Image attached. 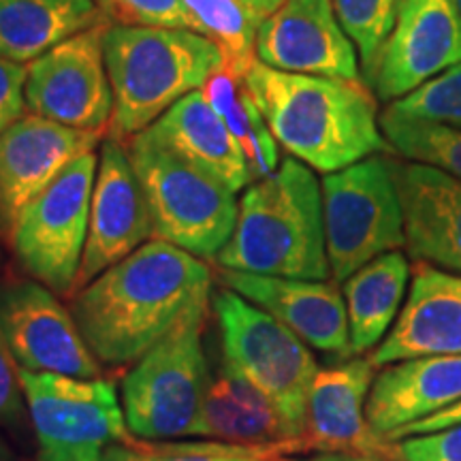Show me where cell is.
I'll use <instances>...</instances> for the list:
<instances>
[{
  "mask_svg": "<svg viewBox=\"0 0 461 461\" xmlns=\"http://www.w3.org/2000/svg\"><path fill=\"white\" fill-rule=\"evenodd\" d=\"M101 22L95 0H0V58L26 65Z\"/></svg>",
  "mask_w": 461,
  "mask_h": 461,
  "instance_id": "obj_24",
  "label": "cell"
},
{
  "mask_svg": "<svg viewBox=\"0 0 461 461\" xmlns=\"http://www.w3.org/2000/svg\"><path fill=\"white\" fill-rule=\"evenodd\" d=\"M461 403V353L391 363L374 378L366 417L380 438Z\"/></svg>",
  "mask_w": 461,
  "mask_h": 461,
  "instance_id": "obj_21",
  "label": "cell"
},
{
  "mask_svg": "<svg viewBox=\"0 0 461 461\" xmlns=\"http://www.w3.org/2000/svg\"><path fill=\"white\" fill-rule=\"evenodd\" d=\"M99 157L82 154L22 212L11 248L22 269L58 297L71 295L88 240Z\"/></svg>",
  "mask_w": 461,
  "mask_h": 461,
  "instance_id": "obj_10",
  "label": "cell"
},
{
  "mask_svg": "<svg viewBox=\"0 0 461 461\" xmlns=\"http://www.w3.org/2000/svg\"><path fill=\"white\" fill-rule=\"evenodd\" d=\"M193 31L214 41L227 56V67L244 75L255 60L257 31L263 17L241 0H182Z\"/></svg>",
  "mask_w": 461,
  "mask_h": 461,
  "instance_id": "obj_28",
  "label": "cell"
},
{
  "mask_svg": "<svg viewBox=\"0 0 461 461\" xmlns=\"http://www.w3.org/2000/svg\"><path fill=\"white\" fill-rule=\"evenodd\" d=\"M148 131L173 154L238 193L252 184L240 143L201 90L190 92Z\"/></svg>",
  "mask_w": 461,
  "mask_h": 461,
  "instance_id": "obj_23",
  "label": "cell"
},
{
  "mask_svg": "<svg viewBox=\"0 0 461 461\" xmlns=\"http://www.w3.org/2000/svg\"><path fill=\"white\" fill-rule=\"evenodd\" d=\"M218 280L272 314L295 336L333 359L353 357L342 291L327 280H295L221 269Z\"/></svg>",
  "mask_w": 461,
  "mask_h": 461,
  "instance_id": "obj_18",
  "label": "cell"
},
{
  "mask_svg": "<svg viewBox=\"0 0 461 461\" xmlns=\"http://www.w3.org/2000/svg\"><path fill=\"white\" fill-rule=\"evenodd\" d=\"M39 461H103L131 436L112 380L73 378L20 367Z\"/></svg>",
  "mask_w": 461,
  "mask_h": 461,
  "instance_id": "obj_9",
  "label": "cell"
},
{
  "mask_svg": "<svg viewBox=\"0 0 461 461\" xmlns=\"http://www.w3.org/2000/svg\"><path fill=\"white\" fill-rule=\"evenodd\" d=\"M0 461H20L14 451V447L9 445L7 438L0 434Z\"/></svg>",
  "mask_w": 461,
  "mask_h": 461,
  "instance_id": "obj_39",
  "label": "cell"
},
{
  "mask_svg": "<svg viewBox=\"0 0 461 461\" xmlns=\"http://www.w3.org/2000/svg\"><path fill=\"white\" fill-rule=\"evenodd\" d=\"M331 5L339 26L359 50L361 65L370 77L393 32L400 0H331Z\"/></svg>",
  "mask_w": 461,
  "mask_h": 461,
  "instance_id": "obj_30",
  "label": "cell"
},
{
  "mask_svg": "<svg viewBox=\"0 0 461 461\" xmlns=\"http://www.w3.org/2000/svg\"><path fill=\"white\" fill-rule=\"evenodd\" d=\"M126 149L146 194L154 238L214 261L238 221L233 190L173 154L148 129Z\"/></svg>",
  "mask_w": 461,
  "mask_h": 461,
  "instance_id": "obj_6",
  "label": "cell"
},
{
  "mask_svg": "<svg viewBox=\"0 0 461 461\" xmlns=\"http://www.w3.org/2000/svg\"><path fill=\"white\" fill-rule=\"evenodd\" d=\"M201 95L221 115L230 135L240 143L252 182L272 176L280 167L278 141L269 131L252 96L248 95L240 75L230 67H222L203 84Z\"/></svg>",
  "mask_w": 461,
  "mask_h": 461,
  "instance_id": "obj_26",
  "label": "cell"
},
{
  "mask_svg": "<svg viewBox=\"0 0 461 461\" xmlns=\"http://www.w3.org/2000/svg\"><path fill=\"white\" fill-rule=\"evenodd\" d=\"M212 288V269L199 257L149 240L77 291L71 312L101 366L120 367L141 359Z\"/></svg>",
  "mask_w": 461,
  "mask_h": 461,
  "instance_id": "obj_1",
  "label": "cell"
},
{
  "mask_svg": "<svg viewBox=\"0 0 461 461\" xmlns=\"http://www.w3.org/2000/svg\"><path fill=\"white\" fill-rule=\"evenodd\" d=\"M212 291L194 299L167 336L132 363L124 376L120 400L131 436L141 440L190 436L212 378L203 338Z\"/></svg>",
  "mask_w": 461,
  "mask_h": 461,
  "instance_id": "obj_5",
  "label": "cell"
},
{
  "mask_svg": "<svg viewBox=\"0 0 461 461\" xmlns=\"http://www.w3.org/2000/svg\"><path fill=\"white\" fill-rule=\"evenodd\" d=\"M461 423V403H455V406L447 408V411L431 414L428 419H420L417 423L406 425V428H400L384 438L387 442H397L402 438L408 436H419V434H429V431H438V429H445L451 428V425Z\"/></svg>",
  "mask_w": 461,
  "mask_h": 461,
  "instance_id": "obj_36",
  "label": "cell"
},
{
  "mask_svg": "<svg viewBox=\"0 0 461 461\" xmlns=\"http://www.w3.org/2000/svg\"><path fill=\"white\" fill-rule=\"evenodd\" d=\"M380 131L391 149L412 163L429 165L461 182V129L383 112Z\"/></svg>",
  "mask_w": 461,
  "mask_h": 461,
  "instance_id": "obj_29",
  "label": "cell"
},
{
  "mask_svg": "<svg viewBox=\"0 0 461 461\" xmlns=\"http://www.w3.org/2000/svg\"><path fill=\"white\" fill-rule=\"evenodd\" d=\"M103 50L113 92L112 137L118 141L140 135L227 67L214 41L180 28L113 24L107 26Z\"/></svg>",
  "mask_w": 461,
  "mask_h": 461,
  "instance_id": "obj_4",
  "label": "cell"
},
{
  "mask_svg": "<svg viewBox=\"0 0 461 461\" xmlns=\"http://www.w3.org/2000/svg\"><path fill=\"white\" fill-rule=\"evenodd\" d=\"M355 43L331 0H285L257 31L255 58L285 73L359 82Z\"/></svg>",
  "mask_w": 461,
  "mask_h": 461,
  "instance_id": "obj_16",
  "label": "cell"
},
{
  "mask_svg": "<svg viewBox=\"0 0 461 461\" xmlns=\"http://www.w3.org/2000/svg\"><path fill=\"white\" fill-rule=\"evenodd\" d=\"M395 461H461V423L393 442Z\"/></svg>",
  "mask_w": 461,
  "mask_h": 461,
  "instance_id": "obj_34",
  "label": "cell"
},
{
  "mask_svg": "<svg viewBox=\"0 0 461 461\" xmlns=\"http://www.w3.org/2000/svg\"><path fill=\"white\" fill-rule=\"evenodd\" d=\"M203 406L190 436L230 445H280L295 440L272 397L233 367L218 350Z\"/></svg>",
  "mask_w": 461,
  "mask_h": 461,
  "instance_id": "obj_22",
  "label": "cell"
},
{
  "mask_svg": "<svg viewBox=\"0 0 461 461\" xmlns=\"http://www.w3.org/2000/svg\"><path fill=\"white\" fill-rule=\"evenodd\" d=\"M149 238H154L152 216L132 169L129 149L109 137L99 152L90 201L88 240L75 291H82L115 263L148 244Z\"/></svg>",
  "mask_w": 461,
  "mask_h": 461,
  "instance_id": "obj_13",
  "label": "cell"
},
{
  "mask_svg": "<svg viewBox=\"0 0 461 461\" xmlns=\"http://www.w3.org/2000/svg\"><path fill=\"white\" fill-rule=\"evenodd\" d=\"M285 461H346V457L338 453H319L314 457H288Z\"/></svg>",
  "mask_w": 461,
  "mask_h": 461,
  "instance_id": "obj_38",
  "label": "cell"
},
{
  "mask_svg": "<svg viewBox=\"0 0 461 461\" xmlns=\"http://www.w3.org/2000/svg\"><path fill=\"white\" fill-rule=\"evenodd\" d=\"M107 24L73 34L31 62L26 107L68 129L101 132L112 122L113 92L105 67Z\"/></svg>",
  "mask_w": 461,
  "mask_h": 461,
  "instance_id": "obj_11",
  "label": "cell"
},
{
  "mask_svg": "<svg viewBox=\"0 0 461 461\" xmlns=\"http://www.w3.org/2000/svg\"><path fill=\"white\" fill-rule=\"evenodd\" d=\"M221 269L295 280L331 276L322 224V190L314 171L288 157L241 194L238 221L216 255Z\"/></svg>",
  "mask_w": 461,
  "mask_h": 461,
  "instance_id": "obj_3",
  "label": "cell"
},
{
  "mask_svg": "<svg viewBox=\"0 0 461 461\" xmlns=\"http://www.w3.org/2000/svg\"><path fill=\"white\" fill-rule=\"evenodd\" d=\"M408 255L461 274V182L436 167L393 163Z\"/></svg>",
  "mask_w": 461,
  "mask_h": 461,
  "instance_id": "obj_20",
  "label": "cell"
},
{
  "mask_svg": "<svg viewBox=\"0 0 461 461\" xmlns=\"http://www.w3.org/2000/svg\"><path fill=\"white\" fill-rule=\"evenodd\" d=\"M411 265L400 250L380 255L342 282L353 357L370 353L400 316Z\"/></svg>",
  "mask_w": 461,
  "mask_h": 461,
  "instance_id": "obj_25",
  "label": "cell"
},
{
  "mask_svg": "<svg viewBox=\"0 0 461 461\" xmlns=\"http://www.w3.org/2000/svg\"><path fill=\"white\" fill-rule=\"evenodd\" d=\"M461 62L455 0H400L397 20L370 79L380 101H397Z\"/></svg>",
  "mask_w": 461,
  "mask_h": 461,
  "instance_id": "obj_14",
  "label": "cell"
},
{
  "mask_svg": "<svg viewBox=\"0 0 461 461\" xmlns=\"http://www.w3.org/2000/svg\"><path fill=\"white\" fill-rule=\"evenodd\" d=\"M346 461H383V459H374V457H346Z\"/></svg>",
  "mask_w": 461,
  "mask_h": 461,
  "instance_id": "obj_40",
  "label": "cell"
},
{
  "mask_svg": "<svg viewBox=\"0 0 461 461\" xmlns=\"http://www.w3.org/2000/svg\"><path fill=\"white\" fill-rule=\"evenodd\" d=\"M99 7L115 24L193 31L182 0H99Z\"/></svg>",
  "mask_w": 461,
  "mask_h": 461,
  "instance_id": "obj_32",
  "label": "cell"
},
{
  "mask_svg": "<svg viewBox=\"0 0 461 461\" xmlns=\"http://www.w3.org/2000/svg\"><path fill=\"white\" fill-rule=\"evenodd\" d=\"M241 82L276 141L310 169L333 173L391 148L359 82L276 71L257 58Z\"/></svg>",
  "mask_w": 461,
  "mask_h": 461,
  "instance_id": "obj_2",
  "label": "cell"
},
{
  "mask_svg": "<svg viewBox=\"0 0 461 461\" xmlns=\"http://www.w3.org/2000/svg\"><path fill=\"white\" fill-rule=\"evenodd\" d=\"M28 68L7 58H0V132L24 118Z\"/></svg>",
  "mask_w": 461,
  "mask_h": 461,
  "instance_id": "obj_35",
  "label": "cell"
},
{
  "mask_svg": "<svg viewBox=\"0 0 461 461\" xmlns=\"http://www.w3.org/2000/svg\"><path fill=\"white\" fill-rule=\"evenodd\" d=\"M241 3L248 5V7H250L255 14H258L265 20V17H267L269 14H274V11L278 9L285 0H241Z\"/></svg>",
  "mask_w": 461,
  "mask_h": 461,
  "instance_id": "obj_37",
  "label": "cell"
},
{
  "mask_svg": "<svg viewBox=\"0 0 461 461\" xmlns=\"http://www.w3.org/2000/svg\"><path fill=\"white\" fill-rule=\"evenodd\" d=\"M461 353V274L417 261L411 293L387 338L370 357L376 367Z\"/></svg>",
  "mask_w": 461,
  "mask_h": 461,
  "instance_id": "obj_19",
  "label": "cell"
},
{
  "mask_svg": "<svg viewBox=\"0 0 461 461\" xmlns=\"http://www.w3.org/2000/svg\"><path fill=\"white\" fill-rule=\"evenodd\" d=\"M212 312L221 355L272 397L293 434L305 438L308 395L319 372L310 346L227 286L212 291Z\"/></svg>",
  "mask_w": 461,
  "mask_h": 461,
  "instance_id": "obj_7",
  "label": "cell"
},
{
  "mask_svg": "<svg viewBox=\"0 0 461 461\" xmlns=\"http://www.w3.org/2000/svg\"><path fill=\"white\" fill-rule=\"evenodd\" d=\"M321 190L327 258L336 282L348 280L376 257L406 246L393 160L372 154L327 173Z\"/></svg>",
  "mask_w": 461,
  "mask_h": 461,
  "instance_id": "obj_8",
  "label": "cell"
},
{
  "mask_svg": "<svg viewBox=\"0 0 461 461\" xmlns=\"http://www.w3.org/2000/svg\"><path fill=\"white\" fill-rule=\"evenodd\" d=\"M374 370L372 359L363 357L319 367L310 387L303 434L312 451L395 461L393 442L380 438L366 417Z\"/></svg>",
  "mask_w": 461,
  "mask_h": 461,
  "instance_id": "obj_17",
  "label": "cell"
},
{
  "mask_svg": "<svg viewBox=\"0 0 461 461\" xmlns=\"http://www.w3.org/2000/svg\"><path fill=\"white\" fill-rule=\"evenodd\" d=\"M455 7L459 11V17H461V0H455Z\"/></svg>",
  "mask_w": 461,
  "mask_h": 461,
  "instance_id": "obj_41",
  "label": "cell"
},
{
  "mask_svg": "<svg viewBox=\"0 0 461 461\" xmlns=\"http://www.w3.org/2000/svg\"><path fill=\"white\" fill-rule=\"evenodd\" d=\"M0 331L22 370L73 378L103 376L71 308H65L41 282H0Z\"/></svg>",
  "mask_w": 461,
  "mask_h": 461,
  "instance_id": "obj_12",
  "label": "cell"
},
{
  "mask_svg": "<svg viewBox=\"0 0 461 461\" xmlns=\"http://www.w3.org/2000/svg\"><path fill=\"white\" fill-rule=\"evenodd\" d=\"M312 447L305 438L280 445H230L221 440H141L126 436L113 442L103 461H285L310 453Z\"/></svg>",
  "mask_w": 461,
  "mask_h": 461,
  "instance_id": "obj_27",
  "label": "cell"
},
{
  "mask_svg": "<svg viewBox=\"0 0 461 461\" xmlns=\"http://www.w3.org/2000/svg\"><path fill=\"white\" fill-rule=\"evenodd\" d=\"M99 135L34 113L0 132V238L11 240L22 212L75 158L95 152Z\"/></svg>",
  "mask_w": 461,
  "mask_h": 461,
  "instance_id": "obj_15",
  "label": "cell"
},
{
  "mask_svg": "<svg viewBox=\"0 0 461 461\" xmlns=\"http://www.w3.org/2000/svg\"><path fill=\"white\" fill-rule=\"evenodd\" d=\"M384 112L461 129V62L393 101Z\"/></svg>",
  "mask_w": 461,
  "mask_h": 461,
  "instance_id": "obj_31",
  "label": "cell"
},
{
  "mask_svg": "<svg viewBox=\"0 0 461 461\" xmlns=\"http://www.w3.org/2000/svg\"><path fill=\"white\" fill-rule=\"evenodd\" d=\"M0 428L20 440L32 434L24 389L20 383V367L11 355L3 331H0Z\"/></svg>",
  "mask_w": 461,
  "mask_h": 461,
  "instance_id": "obj_33",
  "label": "cell"
}]
</instances>
